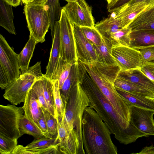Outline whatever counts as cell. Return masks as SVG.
<instances>
[{
	"label": "cell",
	"mask_w": 154,
	"mask_h": 154,
	"mask_svg": "<svg viewBox=\"0 0 154 154\" xmlns=\"http://www.w3.org/2000/svg\"><path fill=\"white\" fill-rule=\"evenodd\" d=\"M73 31L78 60L83 63L97 61L93 44L86 38L81 27L74 24Z\"/></svg>",
	"instance_id": "14"
},
{
	"label": "cell",
	"mask_w": 154,
	"mask_h": 154,
	"mask_svg": "<svg viewBox=\"0 0 154 154\" xmlns=\"http://www.w3.org/2000/svg\"><path fill=\"white\" fill-rule=\"evenodd\" d=\"M42 79L44 95L49 112L57 118V116L54 102L53 82L46 77L44 74Z\"/></svg>",
	"instance_id": "28"
},
{
	"label": "cell",
	"mask_w": 154,
	"mask_h": 154,
	"mask_svg": "<svg viewBox=\"0 0 154 154\" xmlns=\"http://www.w3.org/2000/svg\"><path fill=\"white\" fill-rule=\"evenodd\" d=\"M42 77L36 78L32 88L35 92L41 107L49 111L44 95Z\"/></svg>",
	"instance_id": "38"
},
{
	"label": "cell",
	"mask_w": 154,
	"mask_h": 154,
	"mask_svg": "<svg viewBox=\"0 0 154 154\" xmlns=\"http://www.w3.org/2000/svg\"><path fill=\"white\" fill-rule=\"evenodd\" d=\"M75 63L66 62L60 57L54 78V82L58 80L60 89L68 76L72 66Z\"/></svg>",
	"instance_id": "31"
},
{
	"label": "cell",
	"mask_w": 154,
	"mask_h": 154,
	"mask_svg": "<svg viewBox=\"0 0 154 154\" xmlns=\"http://www.w3.org/2000/svg\"><path fill=\"white\" fill-rule=\"evenodd\" d=\"M54 102L57 116L61 119L65 113L57 80L53 82Z\"/></svg>",
	"instance_id": "35"
},
{
	"label": "cell",
	"mask_w": 154,
	"mask_h": 154,
	"mask_svg": "<svg viewBox=\"0 0 154 154\" xmlns=\"http://www.w3.org/2000/svg\"><path fill=\"white\" fill-rule=\"evenodd\" d=\"M112 55L120 71L140 68L143 65L140 50L130 46H112Z\"/></svg>",
	"instance_id": "11"
},
{
	"label": "cell",
	"mask_w": 154,
	"mask_h": 154,
	"mask_svg": "<svg viewBox=\"0 0 154 154\" xmlns=\"http://www.w3.org/2000/svg\"><path fill=\"white\" fill-rule=\"evenodd\" d=\"M24 11L30 34L38 43L44 42L50 26L48 11L44 5L29 3L25 4Z\"/></svg>",
	"instance_id": "6"
},
{
	"label": "cell",
	"mask_w": 154,
	"mask_h": 154,
	"mask_svg": "<svg viewBox=\"0 0 154 154\" xmlns=\"http://www.w3.org/2000/svg\"><path fill=\"white\" fill-rule=\"evenodd\" d=\"M140 3H143L147 5L151 6L154 5V0H131L128 4L132 5Z\"/></svg>",
	"instance_id": "47"
},
{
	"label": "cell",
	"mask_w": 154,
	"mask_h": 154,
	"mask_svg": "<svg viewBox=\"0 0 154 154\" xmlns=\"http://www.w3.org/2000/svg\"><path fill=\"white\" fill-rule=\"evenodd\" d=\"M12 6L16 7L19 5L22 0H4Z\"/></svg>",
	"instance_id": "48"
},
{
	"label": "cell",
	"mask_w": 154,
	"mask_h": 154,
	"mask_svg": "<svg viewBox=\"0 0 154 154\" xmlns=\"http://www.w3.org/2000/svg\"><path fill=\"white\" fill-rule=\"evenodd\" d=\"M48 13L50 20V29L51 30L52 39L54 35V26L55 22L59 20L62 8L59 0H47L44 5Z\"/></svg>",
	"instance_id": "29"
},
{
	"label": "cell",
	"mask_w": 154,
	"mask_h": 154,
	"mask_svg": "<svg viewBox=\"0 0 154 154\" xmlns=\"http://www.w3.org/2000/svg\"><path fill=\"white\" fill-rule=\"evenodd\" d=\"M12 6L0 0V25L10 33L16 35Z\"/></svg>",
	"instance_id": "25"
},
{
	"label": "cell",
	"mask_w": 154,
	"mask_h": 154,
	"mask_svg": "<svg viewBox=\"0 0 154 154\" xmlns=\"http://www.w3.org/2000/svg\"><path fill=\"white\" fill-rule=\"evenodd\" d=\"M117 0H106L107 1L108 5L111 4L115 2Z\"/></svg>",
	"instance_id": "51"
},
{
	"label": "cell",
	"mask_w": 154,
	"mask_h": 154,
	"mask_svg": "<svg viewBox=\"0 0 154 154\" xmlns=\"http://www.w3.org/2000/svg\"><path fill=\"white\" fill-rule=\"evenodd\" d=\"M83 144L86 154H117L111 133L97 112L88 106L82 121Z\"/></svg>",
	"instance_id": "2"
},
{
	"label": "cell",
	"mask_w": 154,
	"mask_h": 154,
	"mask_svg": "<svg viewBox=\"0 0 154 154\" xmlns=\"http://www.w3.org/2000/svg\"><path fill=\"white\" fill-rule=\"evenodd\" d=\"M95 28L103 37L108 39L111 34L123 28L120 21L111 14L95 24Z\"/></svg>",
	"instance_id": "26"
},
{
	"label": "cell",
	"mask_w": 154,
	"mask_h": 154,
	"mask_svg": "<svg viewBox=\"0 0 154 154\" xmlns=\"http://www.w3.org/2000/svg\"><path fill=\"white\" fill-rule=\"evenodd\" d=\"M60 24V57L67 62H78L74 34V25L62 8Z\"/></svg>",
	"instance_id": "8"
},
{
	"label": "cell",
	"mask_w": 154,
	"mask_h": 154,
	"mask_svg": "<svg viewBox=\"0 0 154 154\" xmlns=\"http://www.w3.org/2000/svg\"><path fill=\"white\" fill-rule=\"evenodd\" d=\"M21 75L18 54L0 35V87L5 89Z\"/></svg>",
	"instance_id": "5"
},
{
	"label": "cell",
	"mask_w": 154,
	"mask_h": 154,
	"mask_svg": "<svg viewBox=\"0 0 154 154\" xmlns=\"http://www.w3.org/2000/svg\"><path fill=\"white\" fill-rule=\"evenodd\" d=\"M79 69V82L89 99V106L97 112L120 143L127 145L135 142L140 137L139 130L117 113L82 66Z\"/></svg>",
	"instance_id": "1"
},
{
	"label": "cell",
	"mask_w": 154,
	"mask_h": 154,
	"mask_svg": "<svg viewBox=\"0 0 154 154\" xmlns=\"http://www.w3.org/2000/svg\"><path fill=\"white\" fill-rule=\"evenodd\" d=\"M137 154H154V146L152 145L149 146H146L140 152L135 153Z\"/></svg>",
	"instance_id": "46"
},
{
	"label": "cell",
	"mask_w": 154,
	"mask_h": 154,
	"mask_svg": "<svg viewBox=\"0 0 154 154\" xmlns=\"http://www.w3.org/2000/svg\"><path fill=\"white\" fill-rule=\"evenodd\" d=\"M118 76L154 92V83L142 72L140 68L120 71Z\"/></svg>",
	"instance_id": "21"
},
{
	"label": "cell",
	"mask_w": 154,
	"mask_h": 154,
	"mask_svg": "<svg viewBox=\"0 0 154 154\" xmlns=\"http://www.w3.org/2000/svg\"><path fill=\"white\" fill-rule=\"evenodd\" d=\"M115 88L151 98H154V92L118 75L115 81Z\"/></svg>",
	"instance_id": "24"
},
{
	"label": "cell",
	"mask_w": 154,
	"mask_h": 154,
	"mask_svg": "<svg viewBox=\"0 0 154 154\" xmlns=\"http://www.w3.org/2000/svg\"><path fill=\"white\" fill-rule=\"evenodd\" d=\"M19 129L23 134H28L35 139L45 137L40 130L24 114L21 119Z\"/></svg>",
	"instance_id": "32"
},
{
	"label": "cell",
	"mask_w": 154,
	"mask_h": 154,
	"mask_svg": "<svg viewBox=\"0 0 154 154\" xmlns=\"http://www.w3.org/2000/svg\"><path fill=\"white\" fill-rule=\"evenodd\" d=\"M47 0H33L31 3L44 5Z\"/></svg>",
	"instance_id": "49"
},
{
	"label": "cell",
	"mask_w": 154,
	"mask_h": 154,
	"mask_svg": "<svg viewBox=\"0 0 154 154\" xmlns=\"http://www.w3.org/2000/svg\"><path fill=\"white\" fill-rule=\"evenodd\" d=\"M89 100L79 82L71 91L66 106L65 123L67 131L76 137L83 147L82 121Z\"/></svg>",
	"instance_id": "3"
},
{
	"label": "cell",
	"mask_w": 154,
	"mask_h": 154,
	"mask_svg": "<svg viewBox=\"0 0 154 154\" xmlns=\"http://www.w3.org/2000/svg\"><path fill=\"white\" fill-rule=\"evenodd\" d=\"M142 72L154 83V62L150 61L142 65L140 68Z\"/></svg>",
	"instance_id": "41"
},
{
	"label": "cell",
	"mask_w": 154,
	"mask_h": 154,
	"mask_svg": "<svg viewBox=\"0 0 154 154\" xmlns=\"http://www.w3.org/2000/svg\"><path fill=\"white\" fill-rule=\"evenodd\" d=\"M57 137L48 138L45 137L36 139L28 144L26 147L27 149H41L59 144Z\"/></svg>",
	"instance_id": "33"
},
{
	"label": "cell",
	"mask_w": 154,
	"mask_h": 154,
	"mask_svg": "<svg viewBox=\"0 0 154 154\" xmlns=\"http://www.w3.org/2000/svg\"><path fill=\"white\" fill-rule=\"evenodd\" d=\"M131 31L128 27L122 28L111 34L109 40L113 46H129L130 33Z\"/></svg>",
	"instance_id": "30"
},
{
	"label": "cell",
	"mask_w": 154,
	"mask_h": 154,
	"mask_svg": "<svg viewBox=\"0 0 154 154\" xmlns=\"http://www.w3.org/2000/svg\"><path fill=\"white\" fill-rule=\"evenodd\" d=\"M93 45L97 62L105 65H116L112 55L113 46L109 39L103 37L99 45Z\"/></svg>",
	"instance_id": "22"
},
{
	"label": "cell",
	"mask_w": 154,
	"mask_h": 154,
	"mask_svg": "<svg viewBox=\"0 0 154 154\" xmlns=\"http://www.w3.org/2000/svg\"><path fill=\"white\" fill-rule=\"evenodd\" d=\"M33 1V0H22L23 3L25 4L31 3Z\"/></svg>",
	"instance_id": "50"
},
{
	"label": "cell",
	"mask_w": 154,
	"mask_h": 154,
	"mask_svg": "<svg viewBox=\"0 0 154 154\" xmlns=\"http://www.w3.org/2000/svg\"><path fill=\"white\" fill-rule=\"evenodd\" d=\"M17 140L0 133V153L11 154L17 145Z\"/></svg>",
	"instance_id": "34"
},
{
	"label": "cell",
	"mask_w": 154,
	"mask_h": 154,
	"mask_svg": "<svg viewBox=\"0 0 154 154\" xmlns=\"http://www.w3.org/2000/svg\"><path fill=\"white\" fill-rule=\"evenodd\" d=\"M139 50L143 64L149 62H154V46L143 47Z\"/></svg>",
	"instance_id": "39"
},
{
	"label": "cell",
	"mask_w": 154,
	"mask_h": 154,
	"mask_svg": "<svg viewBox=\"0 0 154 154\" xmlns=\"http://www.w3.org/2000/svg\"><path fill=\"white\" fill-rule=\"evenodd\" d=\"M91 78L117 113L130 123L131 106L117 91L114 86L116 77L99 72L93 74Z\"/></svg>",
	"instance_id": "4"
},
{
	"label": "cell",
	"mask_w": 154,
	"mask_h": 154,
	"mask_svg": "<svg viewBox=\"0 0 154 154\" xmlns=\"http://www.w3.org/2000/svg\"><path fill=\"white\" fill-rule=\"evenodd\" d=\"M79 69L78 62L72 65L68 76L60 89L64 109L65 110L70 94L79 82Z\"/></svg>",
	"instance_id": "18"
},
{
	"label": "cell",
	"mask_w": 154,
	"mask_h": 154,
	"mask_svg": "<svg viewBox=\"0 0 154 154\" xmlns=\"http://www.w3.org/2000/svg\"><path fill=\"white\" fill-rule=\"evenodd\" d=\"M61 119L58 116L57 135L59 143V149L64 154H85L79 141L75 136L67 131L65 123V116Z\"/></svg>",
	"instance_id": "12"
},
{
	"label": "cell",
	"mask_w": 154,
	"mask_h": 154,
	"mask_svg": "<svg viewBox=\"0 0 154 154\" xmlns=\"http://www.w3.org/2000/svg\"><path fill=\"white\" fill-rule=\"evenodd\" d=\"M131 0H117L110 5H108V11L110 13L123 7L128 4Z\"/></svg>",
	"instance_id": "42"
},
{
	"label": "cell",
	"mask_w": 154,
	"mask_h": 154,
	"mask_svg": "<svg viewBox=\"0 0 154 154\" xmlns=\"http://www.w3.org/2000/svg\"><path fill=\"white\" fill-rule=\"evenodd\" d=\"M65 0L68 3V2H73V1H75L76 0Z\"/></svg>",
	"instance_id": "52"
},
{
	"label": "cell",
	"mask_w": 154,
	"mask_h": 154,
	"mask_svg": "<svg viewBox=\"0 0 154 154\" xmlns=\"http://www.w3.org/2000/svg\"><path fill=\"white\" fill-rule=\"evenodd\" d=\"M59 143L44 149H27L31 154H61L59 149Z\"/></svg>",
	"instance_id": "40"
},
{
	"label": "cell",
	"mask_w": 154,
	"mask_h": 154,
	"mask_svg": "<svg viewBox=\"0 0 154 154\" xmlns=\"http://www.w3.org/2000/svg\"><path fill=\"white\" fill-rule=\"evenodd\" d=\"M130 38V47L139 49L154 46V29L132 31Z\"/></svg>",
	"instance_id": "20"
},
{
	"label": "cell",
	"mask_w": 154,
	"mask_h": 154,
	"mask_svg": "<svg viewBox=\"0 0 154 154\" xmlns=\"http://www.w3.org/2000/svg\"><path fill=\"white\" fill-rule=\"evenodd\" d=\"M149 6L143 3L127 4L111 13V14L120 21L123 28H125L128 27L139 14Z\"/></svg>",
	"instance_id": "16"
},
{
	"label": "cell",
	"mask_w": 154,
	"mask_h": 154,
	"mask_svg": "<svg viewBox=\"0 0 154 154\" xmlns=\"http://www.w3.org/2000/svg\"><path fill=\"white\" fill-rule=\"evenodd\" d=\"M26 72L32 74L36 78L42 77L44 75L41 71V62H38L34 66L29 67Z\"/></svg>",
	"instance_id": "43"
},
{
	"label": "cell",
	"mask_w": 154,
	"mask_h": 154,
	"mask_svg": "<svg viewBox=\"0 0 154 154\" xmlns=\"http://www.w3.org/2000/svg\"><path fill=\"white\" fill-rule=\"evenodd\" d=\"M117 92L131 106H135L154 111V100L116 88Z\"/></svg>",
	"instance_id": "23"
},
{
	"label": "cell",
	"mask_w": 154,
	"mask_h": 154,
	"mask_svg": "<svg viewBox=\"0 0 154 154\" xmlns=\"http://www.w3.org/2000/svg\"><path fill=\"white\" fill-rule=\"evenodd\" d=\"M80 27L86 38L94 45H99L101 43L103 37L95 27Z\"/></svg>",
	"instance_id": "37"
},
{
	"label": "cell",
	"mask_w": 154,
	"mask_h": 154,
	"mask_svg": "<svg viewBox=\"0 0 154 154\" xmlns=\"http://www.w3.org/2000/svg\"><path fill=\"white\" fill-rule=\"evenodd\" d=\"M152 99H153L154 100V98H152Z\"/></svg>",
	"instance_id": "53"
},
{
	"label": "cell",
	"mask_w": 154,
	"mask_h": 154,
	"mask_svg": "<svg viewBox=\"0 0 154 154\" xmlns=\"http://www.w3.org/2000/svg\"><path fill=\"white\" fill-rule=\"evenodd\" d=\"M23 107L13 104L0 105V133L18 139L23 135L19 129L23 116Z\"/></svg>",
	"instance_id": "7"
},
{
	"label": "cell",
	"mask_w": 154,
	"mask_h": 154,
	"mask_svg": "<svg viewBox=\"0 0 154 154\" xmlns=\"http://www.w3.org/2000/svg\"><path fill=\"white\" fill-rule=\"evenodd\" d=\"M128 27L131 31L154 29V5L139 14Z\"/></svg>",
	"instance_id": "19"
},
{
	"label": "cell",
	"mask_w": 154,
	"mask_h": 154,
	"mask_svg": "<svg viewBox=\"0 0 154 154\" xmlns=\"http://www.w3.org/2000/svg\"><path fill=\"white\" fill-rule=\"evenodd\" d=\"M36 79L35 77L29 73L21 74L5 89L4 97L15 105L24 103L29 91Z\"/></svg>",
	"instance_id": "10"
},
{
	"label": "cell",
	"mask_w": 154,
	"mask_h": 154,
	"mask_svg": "<svg viewBox=\"0 0 154 154\" xmlns=\"http://www.w3.org/2000/svg\"><path fill=\"white\" fill-rule=\"evenodd\" d=\"M23 107L24 114L39 129L38 122L43 113V111L36 94L32 87L27 94Z\"/></svg>",
	"instance_id": "17"
},
{
	"label": "cell",
	"mask_w": 154,
	"mask_h": 154,
	"mask_svg": "<svg viewBox=\"0 0 154 154\" xmlns=\"http://www.w3.org/2000/svg\"><path fill=\"white\" fill-rule=\"evenodd\" d=\"M38 43L34 38L30 34L28 41L21 52L18 54L21 74L26 73L28 70L35 46Z\"/></svg>",
	"instance_id": "27"
},
{
	"label": "cell",
	"mask_w": 154,
	"mask_h": 154,
	"mask_svg": "<svg viewBox=\"0 0 154 154\" xmlns=\"http://www.w3.org/2000/svg\"><path fill=\"white\" fill-rule=\"evenodd\" d=\"M42 108L46 122L48 133L52 137H57L58 129L57 118H55L48 111Z\"/></svg>",
	"instance_id": "36"
},
{
	"label": "cell",
	"mask_w": 154,
	"mask_h": 154,
	"mask_svg": "<svg viewBox=\"0 0 154 154\" xmlns=\"http://www.w3.org/2000/svg\"><path fill=\"white\" fill-rule=\"evenodd\" d=\"M60 24L59 20L54 23V35L49 59L45 76L54 82V75L60 57Z\"/></svg>",
	"instance_id": "15"
},
{
	"label": "cell",
	"mask_w": 154,
	"mask_h": 154,
	"mask_svg": "<svg viewBox=\"0 0 154 154\" xmlns=\"http://www.w3.org/2000/svg\"><path fill=\"white\" fill-rule=\"evenodd\" d=\"M154 111L135 106L131 107L130 123L148 135H154Z\"/></svg>",
	"instance_id": "13"
},
{
	"label": "cell",
	"mask_w": 154,
	"mask_h": 154,
	"mask_svg": "<svg viewBox=\"0 0 154 154\" xmlns=\"http://www.w3.org/2000/svg\"><path fill=\"white\" fill-rule=\"evenodd\" d=\"M62 8L73 25L80 27H95L92 8L86 0H76L68 2Z\"/></svg>",
	"instance_id": "9"
},
{
	"label": "cell",
	"mask_w": 154,
	"mask_h": 154,
	"mask_svg": "<svg viewBox=\"0 0 154 154\" xmlns=\"http://www.w3.org/2000/svg\"><path fill=\"white\" fill-rule=\"evenodd\" d=\"M38 125L39 129L45 137L52 138L48 133L46 122L43 113L38 121Z\"/></svg>",
	"instance_id": "44"
},
{
	"label": "cell",
	"mask_w": 154,
	"mask_h": 154,
	"mask_svg": "<svg viewBox=\"0 0 154 154\" xmlns=\"http://www.w3.org/2000/svg\"><path fill=\"white\" fill-rule=\"evenodd\" d=\"M31 154V152L27 150L26 147L21 145H17L11 154Z\"/></svg>",
	"instance_id": "45"
}]
</instances>
